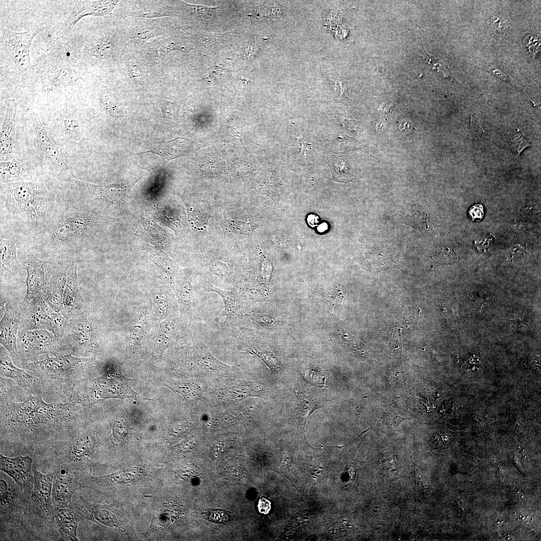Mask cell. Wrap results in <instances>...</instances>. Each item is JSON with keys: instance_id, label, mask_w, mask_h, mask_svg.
<instances>
[{"instance_id": "obj_2", "label": "cell", "mask_w": 541, "mask_h": 541, "mask_svg": "<svg viewBox=\"0 0 541 541\" xmlns=\"http://www.w3.org/2000/svg\"><path fill=\"white\" fill-rule=\"evenodd\" d=\"M58 205L32 180L1 183V215L20 234L32 237L39 232Z\"/></svg>"}, {"instance_id": "obj_14", "label": "cell", "mask_w": 541, "mask_h": 541, "mask_svg": "<svg viewBox=\"0 0 541 541\" xmlns=\"http://www.w3.org/2000/svg\"><path fill=\"white\" fill-rule=\"evenodd\" d=\"M73 177L78 183L83 185L91 195L110 204H117L122 202L134 184V182H122L106 185H97L82 181L76 176Z\"/></svg>"}, {"instance_id": "obj_10", "label": "cell", "mask_w": 541, "mask_h": 541, "mask_svg": "<svg viewBox=\"0 0 541 541\" xmlns=\"http://www.w3.org/2000/svg\"><path fill=\"white\" fill-rule=\"evenodd\" d=\"M78 469L60 461L53 471L52 498L54 509L66 507L79 485Z\"/></svg>"}, {"instance_id": "obj_44", "label": "cell", "mask_w": 541, "mask_h": 541, "mask_svg": "<svg viewBox=\"0 0 541 541\" xmlns=\"http://www.w3.org/2000/svg\"><path fill=\"white\" fill-rule=\"evenodd\" d=\"M244 415V411L243 410H230L226 413L219 416L218 419L221 422L223 421L228 420H235L238 419H240Z\"/></svg>"}, {"instance_id": "obj_21", "label": "cell", "mask_w": 541, "mask_h": 541, "mask_svg": "<svg viewBox=\"0 0 541 541\" xmlns=\"http://www.w3.org/2000/svg\"><path fill=\"white\" fill-rule=\"evenodd\" d=\"M95 444L94 438L90 434H81L72 441L66 455L60 461L67 463L78 469L79 463L92 452Z\"/></svg>"}, {"instance_id": "obj_15", "label": "cell", "mask_w": 541, "mask_h": 541, "mask_svg": "<svg viewBox=\"0 0 541 541\" xmlns=\"http://www.w3.org/2000/svg\"><path fill=\"white\" fill-rule=\"evenodd\" d=\"M77 262L70 259L62 298V315L69 319L79 313L80 297L77 282Z\"/></svg>"}, {"instance_id": "obj_24", "label": "cell", "mask_w": 541, "mask_h": 541, "mask_svg": "<svg viewBox=\"0 0 541 541\" xmlns=\"http://www.w3.org/2000/svg\"><path fill=\"white\" fill-rule=\"evenodd\" d=\"M176 333V323L174 319L166 320L160 324L153 349L152 357L155 361L158 362L162 359L164 352L172 344Z\"/></svg>"}, {"instance_id": "obj_25", "label": "cell", "mask_w": 541, "mask_h": 541, "mask_svg": "<svg viewBox=\"0 0 541 541\" xmlns=\"http://www.w3.org/2000/svg\"><path fill=\"white\" fill-rule=\"evenodd\" d=\"M82 79L76 71L70 68H63L51 73L43 81V90L49 92L55 89L75 83Z\"/></svg>"}, {"instance_id": "obj_43", "label": "cell", "mask_w": 541, "mask_h": 541, "mask_svg": "<svg viewBox=\"0 0 541 541\" xmlns=\"http://www.w3.org/2000/svg\"><path fill=\"white\" fill-rule=\"evenodd\" d=\"M248 316L256 324L263 327H268L273 324L274 320L269 316L261 313H254Z\"/></svg>"}, {"instance_id": "obj_40", "label": "cell", "mask_w": 541, "mask_h": 541, "mask_svg": "<svg viewBox=\"0 0 541 541\" xmlns=\"http://www.w3.org/2000/svg\"><path fill=\"white\" fill-rule=\"evenodd\" d=\"M304 378L312 385L323 387L325 384V378L317 372L307 369L303 372Z\"/></svg>"}, {"instance_id": "obj_6", "label": "cell", "mask_w": 541, "mask_h": 541, "mask_svg": "<svg viewBox=\"0 0 541 541\" xmlns=\"http://www.w3.org/2000/svg\"><path fill=\"white\" fill-rule=\"evenodd\" d=\"M27 248L23 267L27 273L26 295L22 303L25 308L36 298L43 295L52 278L57 262L41 260Z\"/></svg>"}, {"instance_id": "obj_9", "label": "cell", "mask_w": 541, "mask_h": 541, "mask_svg": "<svg viewBox=\"0 0 541 541\" xmlns=\"http://www.w3.org/2000/svg\"><path fill=\"white\" fill-rule=\"evenodd\" d=\"M29 304L31 306L28 305L30 309L29 321L26 322L28 324L26 329H45L52 332L57 337H61L67 319L53 310L43 296L36 298Z\"/></svg>"}, {"instance_id": "obj_46", "label": "cell", "mask_w": 541, "mask_h": 541, "mask_svg": "<svg viewBox=\"0 0 541 541\" xmlns=\"http://www.w3.org/2000/svg\"><path fill=\"white\" fill-rule=\"evenodd\" d=\"M492 28L496 32L501 33L504 28V22L502 19L495 16L490 20Z\"/></svg>"}, {"instance_id": "obj_35", "label": "cell", "mask_w": 541, "mask_h": 541, "mask_svg": "<svg viewBox=\"0 0 541 541\" xmlns=\"http://www.w3.org/2000/svg\"><path fill=\"white\" fill-rule=\"evenodd\" d=\"M511 150L517 155L526 147L531 146L529 141L522 134L518 128L514 132L510 143Z\"/></svg>"}, {"instance_id": "obj_27", "label": "cell", "mask_w": 541, "mask_h": 541, "mask_svg": "<svg viewBox=\"0 0 541 541\" xmlns=\"http://www.w3.org/2000/svg\"><path fill=\"white\" fill-rule=\"evenodd\" d=\"M208 291L218 294L222 298L224 306V315L226 319L240 318L242 315L241 304L236 292L221 290L209 285Z\"/></svg>"}, {"instance_id": "obj_20", "label": "cell", "mask_w": 541, "mask_h": 541, "mask_svg": "<svg viewBox=\"0 0 541 541\" xmlns=\"http://www.w3.org/2000/svg\"><path fill=\"white\" fill-rule=\"evenodd\" d=\"M55 520L63 540H78L77 529L80 521L75 511L69 506L54 508Z\"/></svg>"}, {"instance_id": "obj_12", "label": "cell", "mask_w": 541, "mask_h": 541, "mask_svg": "<svg viewBox=\"0 0 541 541\" xmlns=\"http://www.w3.org/2000/svg\"><path fill=\"white\" fill-rule=\"evenodd\" d=\"M0 463L1 471L15 480L29 500L32 494L34 483L32 458L22 455L9 457L1 454Z\"/></svg>"}, {"instance_id": "obj_42", "label": "cell", "mask_w": 541, "mask_h": 541, "mask_svg": "<svg viewBox=\"0 0 541 541\" xmlns=\"http://www.w3.org/2000/svg\"><path fill=\"white\" fill-rule=\"evenodd\" d=\"M192 298V289L191 285L186 282L182 287L179 292V299L182 305L188 307L191 304Z\"/></svg>"}, {"instance_id": "obj_32", "label": "cell", "mask_w": 541, "mask_h": 541, "mask_svg": "<svg viewBox=\"0 0 541 541\" xmlns=\"http://www.w3.org/2000/svg\"><path fill=\"white\" fill-rule=\"evenodd\" d=\"M245 352L259 358L269 368L271 373H277L282 368V365L277 357L272 352L253 347H247Z\"/></svg>"}, {"instance_id": "obj_13", "label": "cell", "mask_w": 541, "mask_h": 541, "mask_svg": "<svg viewBox=\"0 0 541 541\" xmlns=\"http://www.w3.org/2000/svg\"><path fill=\"white\" fill-rule=\"evenodd\" d=\"M5 310L1 321V344L13 358H17L19 354L17 346L18 329L22 313L18 308L11 304L6 305Z\"/></svg>"}, {"instance_id": "obj_26", "label": "cell", "mask_w": 541, "mask_h": 541, "mask_svg": "<svg viewBox=\"0 0 541 541\" xmlns=\"http://www.w3.org/2000/svg\"><path fill=\"white\" fill-rule=\"evenodd\" d=\"M0 166L1 183L32 180L28 172L15 159L1 161Z\"/></svg>"}, {"instance_id": "obj_29", "label": "cell", "mask_w": 541, "mask_h": 541, "mask_svg": "<svg viewBox=\"0 0 541 541\" xmlns=\"http://www.w3.org/2000/svg\"><path fill=\"white\" fill-rule=\"evenodd\" d=\"M193 363L198 369L207 373H227L232 369L231 366L217 360L208 351L194 356Z\"/></svg>"}, {"instance_id": "obj_1", "label": "cell", "mask_w": 541, "mask_h": 541, "mask_svg": "<svg viewBox=\"0 0 541 541\" xmlns=\"http://www.w3.org/2000/svg\"><path fill=\"white\" fill-rule=\"evenodd\" d=\"M98 225L97 218L84 207L58 205L46 225L31 237L30 248L54 255L76 254Z\"/></svg>"}, {"instance_id": "obj_48", "label": "cell", "mask_w": 541, "mask_h": 541, "mask_svg": "<svg viewBox=\"0 0 541 541\" xmlns=\"http://www.w3.org/2000/svg\"><path fill=\"white\" fill-rule=\"evenodd\" d=\"M156 33L151 29H142L137 34V37L141 41L146 40L156 36Z\"/></svg>"}, {"instance_id": "obj_22", "label": "cell", "mask_w": 541, "mask_h": 541, "mask_svg": "<svg viewBox=\"0 0 541 541\" xmlns=\"http://www.w3.org/2000/svg\"><path fill=\"white\" fill-rule=\"evenodd\" d=\"M193 147L192 142L187 138L177 137L160 143L150 150L143 152L157 154L168 162L176 158L183 156L190 152Z\"/></svg>"}, {"instance_id": "obj_38", "label": "cell", "mask_w": 541, "mask_h": 541, "mask_svg": "<svg viewBox=\"0 0 541 541\" xmlns=\"http://www.w3.org/2000/svg\"><path fill=\"white\" fill-rule=\"evenodd\" d=\"M382 419H383L382 422L385 425L393 427H397L404 420L409 419V418H403L394 411L391 410L385 412Z\"/></svg>"}, {"instance_id": "obj_49", "label": "cell", "mask_w": 541, "mask_h": 541, "mask_svg": "<svg viewBox=\"0 0 541 541\" xmlns=\"http://www.w3.org/2000/svg\"><path fill=\"white\" fill-rule=\"evenodd\" d=\"M182 49V48L181 46L176 45L174 42H171L161 48L159 53L160 54L161 56L163 57L171 51L174 50H181Z\"/></svg>"}, {"instance_id": "obj_37", "label": "cell", "mask_w": 541, "mask_h": 541, "mask_svg": "<svg viewBox=\"0 0 541 541\" xmlns=\"http://www.w3.org/2000/svg\"><path fill=\"white\" fill-rule=\"evenodd\" d=\"M206 519L215 523H225L228 520L227 513L221 510H207L203 513Z\"/></svg>"}, {"instance_id": "obj_30", "label": "cell", "mask_w": 541, "mask_h": 541, "mask_svg": "<svg viewBox=\"0 0 541 541\" xmlns=\"http://www.w3.org/2000/svg\"><path fill=\"white\" fill-rule=\"evenodd\" d=\"M330 166L334 178L336 180L347 182L352 179V174L350 173V165L347 159L335 155L329 157Z\"/></svg>"}, {"instance_id": "obj_18", "label": "cell", "mask_w": 541, "mask_h": 541, "mask_svg": "<svg viewBox=\"0 0 541 541\" xmlns=\"http://www.w3.org/2000/svg\"><path fill=\"white\" fill-rule=\"evenodd\" d=\"M1 272L15 277L19 275L23 267L17 256V248L21 237L15 234L9 238H0Z\"/></svg>"}, {"instance_id": "obj_16", "label": "cell", "mask_w": 541, "mask_h": 541, "mask_svg": "<svg viewBox=\"0 0 541 541\" xmlns=\"http://www.w3.org/2000/svg\"><path fill=\"white\" fill-rule=\"evenodd\" d=\"M16 104L14 99L7 100L5 117L1 129V161L12 160L15 129Z\"/></svg>"}, {"instance_id": "obj_5", "label": "cell", "mask_w": 541, "mask_h": 541, "mask_svg": "<svg viewBox=\"0 0 541 541\" xmlns=\"http://www.w3.org/2000/svg\"><path fill=\"white\" fill-rule=\"evenodd\" d=\"M94 362L92 358H80L71 355L51 357L47 355L42 360L27 363L25 368L39 376L49 379H73Z\"/></svg>"}, {"instance_id": "obj_34", "label": "cell", "mask_w": 541, "mask_h": 541, "mask_svg": "<svg viewBox=\"0 0 541 541\" xmlns=\"http://www.w3.org/2000/svg\"><path fill=\"white\" fill-rule=\"evenodd\" d=\"M299 398L300 403L297 413L300 418L307 420L309 415L318 408V405L309 398L305 397H305L300 396Z\"/></svg>"}, {"instance_id": "obj_39", "label": "cell", "mask_w": 541, "mask_h": 541, "mask_svg": "<svg viewBox=\"0 0 541 541\" xmlns=\"http://www.w3.org/2000/svg\"><path fill=\"white\" fill-rule=\"evenodd\" d=\"M127 66L131 78L137 85L142 87L144 77L140 67L132 61L128 62Z\"/></svg>"}, {"instance_id": "obj_33", "label": "cell", "mask_w": 541, "mask_h": 541, "mask_svg": "<svg viewBox=\"0 0 541 541\" xmlns=\"http://www.w3.org/2000/svg\"><path fill=\"white\" fill-rule=\"evenodd\" d=\"M175 390L187 400H194L197 399L200 394L199 386L189 383H181L174 384Z\"/></svg>"}, {"instance_id": "obj_45", "label": "cell", "mask_w": 541, "mask_h": 541, "mask_svg": "<svg viewBox=\"0 0 541 541\" xmlns=\"http://www.w3.org/2000/svg\"><path fill=\"white\" fill-rule=\"evenodd\" d=\"M483 206L480 204L474 205L469 211L470 219L473 221L480 220L483 217Z\"/></svg>"}, {"instance_id": "obj_8", "label": "cell", "mask_w": 541, "mask_h": 541, "mask_svg": "<svg viewBox=\"0 0 541 541\" xmlns=\"http://www.w3.org/2000/svg\"><path fill=\"white\" fill-rule=\"evenodd\" d=\"M40 31L36 29L18 33L1 29V47L20 70H26L31 67L30 48L32 40Z\"/></svg>"}, {"instance_id": "obj_19", "label": "cell", "mask_w": 541, "mask_h": 541, "mask_svg": "<svg viewBox=\"0 0 541 541\" xmlns=\"http://www.w3.org/2000/svg\"><path fill=\"white\" fill-rule=\"evenodd\" d=\"M39 145L44 155L59 169L65 170L73 177V173L61 156L58 148L49 138L39 117L35 113L32 114Z\"/></svg>"}, {"instance_id": "obj_28", "label": "cell", "mask_w": 541, "mask_h": 541, "mask_svg": "<svg viewBox=\"0 0 541 541\" xmlns=\"http://www.w3.org/2000/svg\"><path fill=\"white\" fill-rule=\"evenodd\" d=\"M265 391L260 385H240L224 388L220 389L218 396L224 400H235L251 396H259Z\"/></svg>"}, {"instance_id": "obj_3", "label": "cell", "mask_w": 541, "mask_h": 541, "mask_svg": "<svg viewBox=\"0 0 541 541\" xmlns=\"http://www.w3.org/2000/svg\"><path fill=\"white\" fill-rule=\"evenodd\" d=\"M71 405L47 404L35 396L22 403H9L3 418L10 427L25 432H36L63 426L72 417Z\"/></svg>"}, {"instance_id": "obj_7", "label": "cell", "mask_w": 541, "mask_h": 541, "mask_svg": "<svg viewBox=\"0 0 541 541\" xmlns=\"http://www.w3.org/2000/svg\"><path fill=\"white\" fill-rule=\"evenodd\" d=\"M60 339L45 329H22L18 333L19 353L24 358L36 361L42 354H54L61 349Z\"/></svg>"}, {"instance_id": "obj_36", "label": "cell", "mask_w": 541, "mask_h": 541, "mask_svg": "<svg viewBox=\"0 0 541 541\" xmlns=\"http://www.w3.org/2000/svg\"><path fill=\"white\" fill-rule=\"evenodd\" d=\"M433 259L436 263H450L456 259L455 253L449 248H442L433 255Z\"/></svg>"}, {"instance_id": "obj_23", "label": "cell", "mask_w": 541, "mask_h": 541, "mask_svg": "<svg viewBox=\"0 0 541 541\" xmlns=\"http://www.w3.org/2000/svg\"><path fill=\"white\" fill-rule=\"evenodd\" d=\"M74 9L69 19L68 26L75 25L82 17L89 15H104L111 13L115 2L97 1L82 2Z\"/></svg>"}, {"instance_id": "obj_31", "label": "cell", "mask_w": 541, "mask_h": 541, "mask_svg": "<svg viewBox=\"0 0 541 541\" xmlns=\"http://www.w3.org/2000/svg\"><path fill=\"white\" fill-rule=\"evenodd\" d=\"M147 332V321L142 311L136 320L131 332L129 343L134 349L141 347Z\"/></svg>"}, {"instance_id": "obj_4", "label": "cell", "mask_w": 541, "mask_h": 541, "mask_svg": "<svg viewBox=\"0 0 541 541\" xmlns=\"http://www.w3.org/2000/svg\"><path fill=\"white\" fill-rule=\"evenodd\" d=\"M32 469L34 483L32 494L28 500L29 511L41 524L55 529L57 526L52 498L53 472L42 473L34 464Z\"/></svg>"}, {"instance_id": "obj_11", "label": "cell", "mask_w": 541, "mask_h": 541, "mask_svg": "<svg viewBox=\"0 0 541 541\" xmlns=\"http://www.w3.org/2000/svg\"><path fill=\"white\" fill-rule=\"evenodd\" d=\"M62 337L69 341L70 344L86 351H93L98 346L96 332L92 323L80 313L67 319L61 337Z\"/></svg>"}, {"instance_id": "obj_17", "label": "cell", "mask_w": 541, "mask_h": 541, "mask_svg": "<svg viewBox=\"0 0 541 541\" xmlns=\"http://www.w3.org/2000/svg\"><path fill=\"white\" fill-rule=\"evenodd\" d=\"M0 369L1 375L13 379L20 386L30 392L38 391L42 386V381L40 379L16 367L9 356L2 350Z\"/></svg>"}, {"instance_id": "obj_41", "label": "cell", "mask_w": 541, "mask_h": 541, "mask_svg": "<svg viewBox=\"0 0 541 541\" xmlns=\"http://www.w3.org/2000/svg\"><path fill=\"white\" fill-rule=\"evenodd\" d=\"M112 45V41L110 38H105L98 45L96 50L98 56L102 59H105L109 56Z\"/></svg>"}, {"instance_id": "obj_47", "label": "cell", "mask_w": 541, "mask_h": 541, "mask_svg": "<svg viewBox=\"0 0 541 541\" xmlns=\"http://www.w3.org/2000/svg\"><path fill=\"white\" fill-rule=\"evenodd\" d=\"M259 511L263 514H267L271 508L270 502L265 498H260L257 505Z\"/></svg>"}]
</instances>
